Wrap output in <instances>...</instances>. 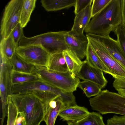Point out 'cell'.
Instances as JSON below:
<instances>
[{
  "label": "cell",
  "instance_id": "6da1fadb",
  "mask_svg": "<svg viewBox=\"0 0 125 125\" xmlns=\"http://www.w3.org/2000/svg\"><path fill=\"white\" fill-rule=\"evenodd\" d=\"M122 22L121 0H111L92 18L84 31L87 34L109 36Z\"/></svg>",
  "mask_w": 125,
  "mask_h": 125
},
{
  "label": "cell",
  "instance_id": "7a4b0ae2",
  "mask_svg": "<svg viewBox=\"0 0 125 125\" xmlns=\"http://www.w3.org/2000/svg\"><path fill=\"white\" fill-rule=\"evenodd\" d=\"M10 95L18 112L24 114L26 125H40L43 121L45 104L32 93Z\"/></svg>",
  "mask_w": 125,
  "mask_h": 125
},
{
  "label": "cell",
  "instance_id": "3957f363",
  "mask_svg": "<svg viewBox=\"0 0 125 125\" xmlns=\"http://www.w3.org/2000/svg\"><path fill=\"white\" fill-rule=\"evenodd\" d=\"M92 109L104 115L115 114L125 116V97L107 90L101 91L89 100Z\"/></svg>",
  "mask_w": 125,
  "mask_h": 125
},
{
  "label": "cell",
  "instance_id": "277c9868",
  "mask_svg": "<svg viewBox=\"0 0 125 125\" xmlns=\"http://www.w3.org/2000/svg\"><path fill=\"white\" fill-rule=\"evenodd\" d=\"M67 31L49 32L29 37L24 35L19 42L18 46L38 44L42 46L50 54L62 52L69 49L64 39Z\"/></svg>",
  "mask_w": 125,
  "mask_h": 125
},
{
  "label": "cell",
  "instance_id": "5b68a950",
  "mask_svg": "<svg viewBox=\"0 0 125 125\" xmlns=\"http://www.w3.org/2000/svg\"><path fill=\"white\" fill-rule=\"evenodd\" d=\"M35 73L47 83L67 92L76 90L79 78L69 71L62 73L49 70L45 67L36 66Z\"/></svg>",
  "mask_w": 125,
  "mask_h": 125
},
{
  "label": "cell",
  "instance_id": "8992f818",
  "mask_svg": "<svg viewBox=\"0 0 125 125\" xmlns=\"http://www.w3.org/2000/svg\"><path fill=\"white\" fill-rule=\"evenodd\" d=\"M45 91L50 92L58 95L64 102L68 101L71 96L70 93L53 86L41 79L23 84L12 85L10 94L32 93L37 96Z\"/></svg>",
  "mask_w": 125,
  "mask_h": 125
},
{
  "label": "cell",
  "instance_id": "52a82bcc",
  "mask_svg": "<svg viewBox=\"0 0 125 125\" xmlns=\"http://www.w3.org/2000/svg\"><path fill=\"white\" fill-rule=\"evenodd\" d=\"M23 2V0H11L5 6L0 24L1 39L9 37L20 23Z\"/></svg>",
  "mask_w": 125,
  "mask_h": 125
},
{
  "label": "cell",
  "instance_id": "ba28073f",
  "mask_svg": "<svg viewBox=\"0 0 125 125\" xmlns=\"http://www.w3.org/2000/svg\"><path fill=\"white\" fill-rule=\"evenodd\" d=\"M15 53L27 63L47 68L50 55L42 46L38 44L18 46Z\"/></svg>",
  "mask_w": 125,
  "mask_h": 125
},
{
  "label": "cell",
  "instance_id": "9c48e42d",
  "mask_svg": "<svg viewBox=\"0 0 125 125\" xmlns=\"http://www.w3.org/2000/svg\"><path fill=\"white\" fill-rule=\"evenodd\" d=\"M86 36L92 46L105 66L110 74L114 78L125 77V69L105 50L95 35L87 34Z\"/></svg>",
  "mask_w": 125,
  "mask_h": 125
},
{
  "label": "cell",
  "instance_id": "30bf717a",
  "mask_svg": "<svg viewBox=\"0 0 125 125\" xmlns=\"http://www.w3.org/2000/svg\"><path fill=\"white\" fill-rule=\"evenodd\" d=\"M0 96L2 105V119L4 120L7 116V97L10 95L11 85L10 73L12 70L10 61L0 54Z\"/></svg>",
  "mask_w": 125,
  "mask_h": 125
},
{
  "label": "cell",
  "instance_id": "8fae6325",
  "mask_svg": "<svg viewBox=\"0 0 125 125\" xmlns=\"http://www.w3.org/2000/svg\"><path fill=\"white\" fill-rule=\"evenodd\" d=\"M76 77L83 80L90 81L98 85L102 89L106 85L108 81L104 76L103 71L91 66L85 60Z\"/></svg>",
  "mask_w": 125,
  "mask_h": 125
},
{
  "label": "cell",
  "instance_id": "7c38bea8",
  "mask_svg": "<svg viewBox=\"0 0 125 125\" xmlns=\"http://www.w3.org/2000/svg\"><path fill=\"white\" fill-rule=\"evenodd\" d=\"M64 39L69 49L74 52L81 59L86 57L89 42L86 36L80 35L70 30L67 31Z\"/></svg>",
  "mask_w": 125,
  "mask_h": 125
},
{
  "label": "cell",
  "instance_id": "4fadbf2b",
  "mask_svg": "<svg viewBox=\"0 0 125 125\" xmlns=\"http://www.w3.org/2000/svg\"><path fill=\"white\" fill-rule=\"evenodd\" d=\"M107 52L125 69V55L117 40L109 36L94 35Z\"/></svg>",
  "mask_w": 125,
  "mask_h": 125
},
{
  "label": "cell",
  "instance_id": "5bb4252c",
  "mask_svg": "<svg viewBox=\"0 0 125 125\" xmlns=\"http://www.w3.org/2000/svg\"><path fill=\"white\" fill-rule=\"evenodd\" d=\"M44 104L43 121L46 125H54L60 112L66 106L59 97Z\"/></svg>",
  "mask_w": 125,
  "mask_h": 125
},
{
  "label": "cell",
  "instance_id": "9a60e30c",
  "mask_svg": "<svg viewBox=\"0 0 125 125\" xmlns=\"http://www.w3.org/2000/svg\"><path fill=\"white\" fill-rule=\"evenodd\" d=\"M89 113L85 107L75 104L66 106L60 111L58 116L63 121L75 122L83 118Z\"/></svg>",
  "mask_w": 125,
  "mask_h": 125
},
{
  "label": "cell",
  "instance_id": "2e32d148",
  "mask_svg": "<svg viewBox=\"0 0 125 125\" xmlns=\"http://www.w3.org/2000/svg\"><path fill=\"white\" fill-rule=\"evenodd\" d=\"M91 4L89 5L85 9L76 14L73 27L70 30L80 35H84L83 32L92 18Z\"/></svg>",
  "mask_w": 125,
  "mask_h": 125
},
{
  "label": "cell",
  "instance_id": "e0dca14e",
  "mask_svg": "<svg viewBox=\"0 0 125 125\" xmlns=\"http://www.w3.org/2000/svg\"><path fill=\"white\" fill-rule=\"evenodd\" d=\"M47 68L55 72L64 73L69 71L62 52L51 54Z\"/></svg>",
  "mask_w": 125,
  "mask_h": 125
},
{
  "label": "cell",
  "instance_id": "ac0fdd59",
  "mask_svg": "<svg viewBox=\"0 0 125 125\" xmlns=\"http://www.w3.org/2000/svg\"><path fill=\"white\" fill-rule=\"evenodd\" d=\"M76 0H42V6L47 11H56L74 6Z\"/></svg>",
  "mask_w": 125,
  "mask_h": 125
},
{
  "label": "cell",
  "instance_id": "d6986e66",
  "mask_svg": "<svg viewBox=\"0 0 125 125\" xmlns=\"http://www.w3.org/2000/svg\"><path fill=\"white\" fill-rule=\"evenodd\" d=\"M69 71L76 75L81 69L84 61H82L71 50L67 49L62 52Z\"/></svg>",
  "mask_w": 125,
  "mask_h": 125
},
{
  "label": "cell",
  "instance_id": "ffe728a7",
  "mask_svg": "<svg viewBox=\"0 0 125 125\" xmlns=\"http://www.w3.org/2000/svg\"><path fill=\"white\" fill-rule=\"evenodd\" d=\"M40 79L36 73H28L21 72L12 70L10 73L12 85L22 84Z\"/></svg>",
  "mask_w": 125,
  "mask_h": 125
},
{
  "label": "cell",
  "instance_id": "44dd1931",
  "mask_svg": "<svg viewBox=\"0 0 125 125\" xmlns=\"http://www.w3.org/2000/svg\"><path fill=\"white\" fill-rule=\"evenodd\" d=\"M86 57V60L91 66L98 69L106 73L110 74L108 69L103 63L89 43L87 47Z\"/></svg>",
  "mask_w": 125,
  "mask_h": 125
},
{
  "label": "cell",
  "instance_id": "7402d4cb",
  "mask_svg": "<svg viewBox=\"0 0 125 125\" xmlns=\"http://www.w3.org/2000/svg\"><path fill=\"white\" fill-rule=\"evenodd\" d=\"M10 61L13 70L24 73H35L36 66L25 62L16 53Z\"/></svg>",
  "mask_w": 125,
  "mask_h": 125
},
{
  "label": "cell",
  "instance_id": "603a6c76",
  "mask_svg": "<svg viewBox=\"0 0 125 125\" xmlns=\"http://www.w3.org/2000/svg\"><path fill=\"white\" fill-rule=\"evenodd\" d=\"M36 0H23L20 14V23L23 28L30 21L31 13L36 5Z\"/></svg>",
  "mask_w": 125,
  "mask_h": 125
},
{
  "label": "cell",
  "instance_id": "cb8c5ba5",
  "mask_svg": "<svg viewBox=\"0 0 125 125\" xmlns=\"http://www.w3.org/2000/svg\"><path fill=\"white\" fill-rule=\"evenodd\" d=\"M17 48L11 35L7 38L1 39L0 54L7 59L10 60L12 58L15 53Z\"/></svg>",
  "mask_w": 125,
  "mask_h": 125
},
{
  "label": "cell",
  "instance_id": "d4e9b609",
  "mask_svg": "<svg viewBox=\"0 0 125 125\" xmlns=\"http://www.w3.org/2000/svg\"><path fill=\"white\" fill-rule=\"evenodd\" d=\"M68 125H106L102 116L99 113L93 112L76 122H67Z\"/></svg>",
  "mask_w": 125,
  "mask_h": 125
},
{
  "label": "cell",
  "instance_id": "484cf974",
  "mask_svg": "<svg viewBox=\"0 0 125 125\" xmlns=\"http://www.w3.org/2000/svg\"><path fill=\"white\" fill-rule=\"evenodd\" d=\"M77 87L81 89L86 96L89 98L98 94L102 89L97 84L87 81L80 82Z\"/></svg>",
  "mask_w": 125,
  "mask_h": 125
},
{
  "label": "cell",
  "instance_id": "4316f807",
  "mask_svg": "<svg viewBox=\"0 0 125 125\" xmlns=\"http://www.w3.org/2000/svg\"><path fill=\"white\" fill-rule=\"evenodd\" d=\"M7 103L8 110L7 125H15L18 111L12 100L10 95H9L7 97Z\"/></svg>",
  "mask_w": 125,
  "mask_h": 125
},
{
  "label": "cell",
  "instance_id": "83f0119b",
  "mask_svg": "<svg viewBox=\"0 0 125 125\" xmlns=\"http://www.w3.org/2000/svg\"><path fill=\"white\" fill-rule=\"evenodd\" d=\"M114 32L117 37V40L125 55V24L122 22Z\"/></svg>",
  "mask_w": 125,
  "mask_h": 125
},
{
  "label": "cell",
  "instance_id": "f1b7e54d",
  "mask_svg": "<svg viewBox=\"0 0 125 125\" xmlns=\"http://www.w3.org/2000/svg\"><path fill=\"white\" fill-rule=\"evenodd\" d=\"M111 0H93L91 8L92 18L102 10Z\"/></svg>",
  "mask_w": 125,
  "mask_h": 125
},
{
  "label": "cell",
  "instance_id": "f546056e",
  "mask_svg": "<svg viewBox=\"0 0 125 125\" xmlns=\"http://www.w3.org/2000/svg\"><path fill=\"white\" fill-rule=\"evenodd\" d=\"M113 86L119 94L125 97V77L115 78Z\"/></svg>",
  "mask_w": 125,
  "mask_h": 125
},
{
  "label": "cell",
  "instance_id": "4dcf8cb0",
  "mask_svg": "<svg viewBox=\"0 0 125 125\" xmlns=\"http://www.w3.org/2000/svg\"><path fill=\"white\" fill-rule=\"evenodd\" d=\"M23 28L19 23L12 31L10 35L17 47L22 36L24 35Z\"/></svg>",
  "mask_w": 125,
  "mask_h": 125
},
{
  "label": "cell",
  "instance_id": "1f68e13d",
  "mask_svg": "<svg viewBox=\"0 0 125 125\" xmlns=\"http://www.w3.org/2000/svg\"><path fill=\"white\" fill-rule=\"evenodd\" d=\"M92 0H76L74 6V12L75 15L85 9L89 5L92 4Z\"/></svg>",
  "mask_w": 125,
  "mask_h": 125
},
{
  "label": "cell",
  "instance_id": "d6a6232c",
  "mask_svg": "<svg viewBox=\"0 0 125 125\" xmlns=\"http://www.w3.org/2000/svg\"><path fill=\"white\" fill-rule=\"evenodd\" d=\"M106 125H125V116L114 115L107 120Z\"/></svg>",
  "mask_w": 125,
  "mask_h": 125
},
{
  "label": "cell",
  "instance_id": "836d02e7",
  "mask_svg": "<svg viewBox=\"0 0 125 125\" xmlns=\"http://www.w3.org/2000/svg\"><path fill=\"white\" fill-rule=\"evenodd\" d=\"M15 125H26L25 115L23 113L18 112Z\"/></svg>",
  "mask_w": 125,
  "mask_h": 125
},
{
  "label": "cell",
  "instance_id": "e575fe53",
  "mask_svg": "<svg viewBox=\"0 0 125 125\" xmlns=\"http://www.w3.org/2000/svg\"><path fill=\"white\" fill-rule=\"evenodd\" d=\"M122 22L125 24V0H121Z\"/></svg>",
  "mask_w": 125,
  "mask_h": 125
}]
</instances>
